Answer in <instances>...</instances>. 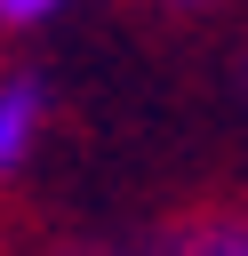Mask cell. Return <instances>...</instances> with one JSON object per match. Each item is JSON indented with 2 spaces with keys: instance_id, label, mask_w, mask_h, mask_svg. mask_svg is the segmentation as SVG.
<instances>
[{
  "instance_id": "obj_1",
  "label": "cell",
  "mask_w": 248,
  "mask_h": 256,
  "mask_svg": "<svg viewBox=\"0 0 248 256\" xmlns=\"http://www.w3.org/2000/svg\"><path fill=\"white\" fill-rule=\"evenodd\" d=\"M40 256H248V200L224 208H192L144 232H104V240H56Z\"/></svg>"
},
{
  "instance_id": "obj_2",
  "label": "cell",
  "mask_w": 248,
  "mask_h": 256,
  "mask_svg": "<svg viewBox=\"0 0 248 256\" xmlns=\"http://www.w3.org/2000/svg\"><path fill=\"white\" fill-rule=\"evenodd\" d=\"M40 144V88L32 80H0V176H16Z\"/></svg>"
},
{
  "instance_id": "obj_3",
  "label": "cell",
  "mask_w": 248,
  "mask_h": 256,
  "mask_svg": "<svg viewBox=\"0 0 248 256\" xmlns=\"http://www.w3.org/2000/svg\"><path fill=\"white\" fill-rule=\"evenodd\" d=\"M48 8H64V0H0V24H40Z\"/></svg>"
},
{
  "instance_id": "obj_4",
  "label": "cell",
  "mask_w": 248,
  "mask_h": 256,
  "mask_svg": "<svg viewBox=\"0 0 248 256\" xmlns=\"http://www.w3.org/2000/svg\"><path fill=\"white\" fill-rule=\"evenodd\" d=\"M176 8H192V0H176Z\"/></svg>"
}]
</instances>
